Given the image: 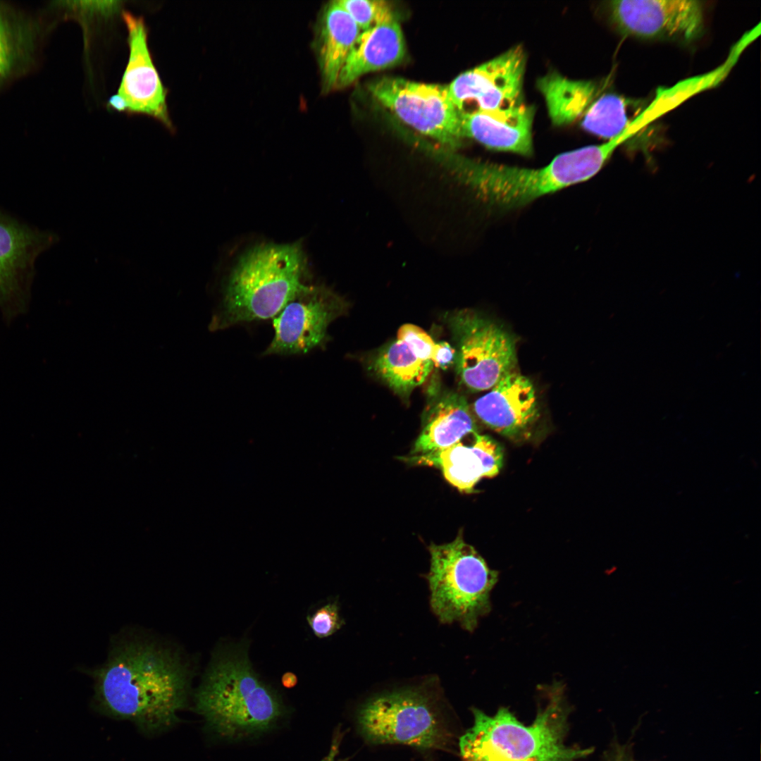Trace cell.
<instances>
[{
  "instance_id": "obj_9",
  "label": "cell",
  "mask_w": 761,
  "mask_h": 761,
  "mask_svg": "<svg viewBox=\"0 0 761 761\" xmlns=\"http://www.w3.org/2000/svg\"><path fill=\"white\" fill-rule=\"evenodd\" d=\"M368 89L378 101L417 131L451 149L460 145L463 139L460 112L447 86L388 77L371 82Z\"/></svg>"
},
{
  "instance_id": "obj_8",
  "label": "cell",
  "mask_w": 761,
  "mask_h": 761,
  "mask_svg": "<svg viewBox=\"0 0 761 761\" xmlns=\"http://www.w3.org/2000/svg\"><path fill=\"white\" fill-rule=\"evenodd\" d=\"M448 323L456 344V371L468 390H490L513 371L515 340L501 326L468 309L452 314Z\"/></svg>"
},
{
  "instance_id": "obj_17",
  "label": "cell",
  "mask_w": 761,
  "mask_h": 761,
  "mask_svg": "<svg viewBox=\"0 0 761 761\" xmlns=\"http://www.w3.org/2000/svg\"><path fill=\"white\" fill-rule=\"evenodd\" d=\"M439 468L445 478L459 491L473 493L484 477L492 478L500 471L503 451L488 435L476 433L471 445L459 442L437 453L412 461Z\"/></svg>"
},
{
  "instance_id": "obj_12",
  "label": "cell",
  "mask_w": 761,
  "mask_h": 761,
  "mask_svg": "<svg viewBox=\"0 0 761 761\" xmlns=\"http://www.w3.org/2000/svg\"><path fill=\"white\" fill-rule=\"evenodd\" d=\"M345 309L326 287L306 285L273 318V338L264 354L307 353L321 347L329 323Z\"/></svg>"
},
{
  "instance_id": "obj_23",
  "label": "cell",
  "mask_w": 761,
  "mask_h": 761,
  "mask_svg": "<svg viewBox=\"0 0 761 761\" xmlns=\"http://www.w3.org/2000/svg\"><path fill=\"white\" fill-rule=\"evenodd\" d=\"M628 101L622 97L608 93L590 104L581 121L582 128L608 140L620 136L629 139L633 132L626 113Z\"/></svg>"
},
{
  "instance_id": "obj_7",
  "label": "cell",
  "mask_w": 761,
  "mask_h": 761,
  "mask_svg": "<svg viewBox=\"0 0 761 761\" xmlns=\"http://www.w3.org/2000/svg\"><path fill=\"white\" fill-rule=\"evenodd\" d=\"M435 699L423 687L377 695L366 701L358 712L359 731L364 738L375 744L441 748L446 745L449 734Z\"/></svg>"
},
{
  "instance_id": "obj_31",
  "label": "cell",
  "mask_w": 761,
  "mask_h": 761,
  "mask_svg": "<svg viewBox=\"0 0 761 761\" xmlns=\"http://www.w3.org/2000/svg\"><path fill=\"white\" fill-rule=\"evenodd\" d=\"M281 682L284 687L291 688L297 683V677L294 673L287 672L282 676Z\"/></svg>"
},
{
  "instance_id": "obj_10",
  "label": "cell",
  "mask_w": 761,
  "mask_h": 761,
  "mask_svg": "<svg viewBox=\"0 0 761 761\" xmlns=\"http://www.w3.org/2000/svg\"><path fill=\"white\" fill-rule=\"evenodd\" d=\"M607 6L612 23L626 36L689 44L704 34V8L698 1L617 0Z\"/></svg>"
},
{
  "instance_id": "obj_21",
  "label": "cell",
  "mask_w": 761,
  "mask_h": 761,
  "mask_svg": "<svg viewBox=\"0 0 761 761\" xmlns=\"http://www.w3.org/2000/svg\"><path fill=\"white\" fill-rule=\"evenodd\" d=\"M405 52L404 39L395 18L361 32L340 73L336 88L347 87L369 72L400 63Z\"/></svg>"
},
{
  "instance_id": "obj_19",
  "label": "cell",
  "mask_w": 761,
  "mask_h": 761,
  "mask_svg": "<svg viewBox=\"0 0 761 761\" xmlns=\"http://www.w3.org/2000/svg\"><path fill=\"white\" fill-rule=\"evenodd\" d=\"M361 31L338 1L323 9L315 27L314 48L322 91L335 89L340 73Z\"/></svg>"
},
{
  "instance_id": "obj_4",
  "label": "cell",
  "mask_w": 761,
  "mask_h": 761,
  "mask_svg": "<svg viewBox=\"0 0 761 761\" xmlns=\"http://www.w3.org/2000/svg\"><path fill=\"white\" fill-rule=\"evenodd\" d=\"M195 701L209 726L227 738L266 731L283 712L280 698L259 679L243 645L215 655Z\"/></svg>"
},
{
  "instance_id": "obj_11",
  "label": "cell",
  "mask_w": 761,
  "mask_h": 761,
  "mask_svg": "<svg viewBox=\"0 0 761 761\" xmlns=\"http://www.w3.org/2000/svg\"><path fill=\"white\" fill-rule=\"evenodd\" d=\"M526 54L520 46L468 70L448 86L451 99L461 112L472 102L469 110L490 113L513 111L526 105L523 82Z\"/></svg>"
},
{
  "instance_id": "obj_1",
  "label": "cell",
  "mask_w": 761,
  "mask_h": 761,
  "mask_svg": "<svg viewBox=\"0 0 761 761\" xmlns=\"http://www.w3.org/2000/svg\"><path fill=\"white\" fill-rule=\"evenodd\" d=\"M93 676L98 698L108 712L149 730L173 724L185 705L187 666L175 650L156 643H122Z\"/></svg>"
},
{
  "instance_id": "obj_13",
  "label": "cell",
  "mask_w": 761,
  "mask_h": 761,
  "mask_svg": "<svg viewBox=\"0 0 761 761\" xmlns=\"http://www.w3.org/2000/svg\"><path fill=\"white\" fill-rule=\"evenodd\" d=\"M56 238L0 211V305L5 310L23 305L35 261Z\"/></svg>"
},
{
  "instance_id": "obj_2",
  "label": "cell",
  "mask_w": 761,
  "mask_h": 761,
  "mask_svg": "<svg viewBox=\"0 0 761 761\" xmlns=\"http://www.w3.org/2000/svg\"><path fill=\"white\" fill-rule=\"evenodd\" d=\"M622 143L619 137L601 144L567 151L536 169L452 155L438 159L457 180L483 201L509 209L591 178Z\"/></svg>"
},
{
  "instance_id": "obj_6",
  "label": "cell",
  "mask_w": 761,
  "mask_h": 761,
  "mask_svg": "<svg viewBox=\"0 0 761 761\" xmlns=\"http://www.w3.org/2000/svg\"><path fill=\"white\" fill-rule=\"evenodd\" d=\"M428 550L431 567L426 577L431 610L441 623L458 622L472 632L490 611V593L498 572L488 567L462 533L450 543H431Z\"/></svg>"
},
{
  "instance_id": "obj_3",
  "label": "cell",
  "mask_w": 761,
  "mask_h": 761,
  "mask_svg": "<svg viewBox=\"0 0 761 761\" xmlns=\"http://www.w3.org/2000/svg\"><path fill=\"white\" fill-rule=\"evenodd\" d=\"M563 688L551 687L547 704L533 722L525 725L506 707L493 715L474 708L473 725L460 737L464 761H575L590 748L566 745L563 738L566 710Z\"/></svg>"
},
{
  "instance_id": "obj_27",
  "label": "cell",
  "mask_w": 761,
  "mask_h": 761,
  "mask_svg": "<svg viewBox=\"0 0 761 761\" xmlns=\"http://www.w3.org/2000/svg\"><path fill=\"white\" fill-rule=\"evenodd\" d=\"M67 7L84 11L87 13H96L108 16L118 10L120 1H66Z\"/></svg>"
},
{
  "instance_id": "obj_26",
  "label": "cell",
  "mask_w": 761,
  "mask_h": 761,
  "mask_svg": "<svg viewBox=\"0 0 761 761\" xmlns=\"http://www.w3.org/2000/svg\"><path fill=\"white\" fill-rule=\"evenodd\" d=\"M307 622L314 634L319 638L331 636L345 624L335 602L327 603L316 610L307 617Z\"/></svg>"
},
{
  "instance_id": "obj_32",
  "label": "cell",
  "mask_w": 761,
  "mask_h": 761,
  "mask_svg": "<svg viewBox=\"0 0 761 761\" xmlns=\"http://www.w3.org/2000/svg\"><path fill=\"white\" fill-rule=\"evenodd\" d=\"M616 761H624L623 756H622L621 754H619L618 755V757L616 759Z\"/></svg>"
},
{
  "instance_id": "obj_14",
  "label": "cell",
  "mask_w": 761,
  "mask_h": 761,
  "mask_svg": "<svg viewBox=\"0 0 761 761\" xmlns=\"http://www.w3.org/2000/svg\"><path fill=\"white\" fill-rule=\"evenodd\" d=\"M123 18L128 32L130 54L118 93L127 102V112L151 116L172 130L166 90L151 58L144 20L128 12L123 13Z\"/></svg>"
},
{
  "instance_id": "obj_16",
  "label": "cell",
  "mask_w": 761,
  "mask_h": 761,
  "mask_svg": "<svg viewBox=\"0 0 761 761\" xmlns=\"http://www.w3.org/2000/svg\"><path fill=\"white\" fill-rule=\"evenodd\" d=\"M435 344L421 328L405 323L398 329L396 340L378 352L373 370L395 392L407 395L431 373Z\"/></svg>"
},
{
  "instance_id": "obj_29",
  "label": "cell",
  "mask_w": 761,
  "mask_h": 761,
  "mask_svg": "<svg viewBox=\"0 0 761 761\" xmlns=\"http://www.w3.org/2000/svg\"><path fill=\"white\" fill-rule=\"evenodd\" d=\"M340 740L341 736L340 733L338 731L333 738L328 754L321 761H343L337 759Z\"/></svg>"
},
{
  "instance_id": "obj_20",
  "label": "cell",
  "mask_w": 761,
  "mask_h": 761,
  "mask_svg": "<svg viewBox=\"0 0 761 761\" xmlns=\"http://www.w3.org/2000/svg\"><path fill=\"white\" fill-rule=\"evenodd\" d=\"M476 433L477 425L464 397L446 393L428 411L410 459L437 453Z\"/></svg>"
},
{
  "instance_id": "obj_24",
  "label": "cell",
  "mask_w": 761,
  "mask_h": 761,
  "mask_svg": "<svg viewBox=\"0 0 761 761\" xmlns=\"http://www.w3.org/2000/svg\"><path fill=\"white\" fill-rule=\"evenodd\" d=\"M338 2L361 32L395 18L390 6L385 1L340 0Z\"/></svg>"
},
{
  "instance_id": "obj_18",
  "label": "cell",
  "mask_w": 761,
  "mask_h": 761,
  "mask_svg": "<svg viewBox=\"0 0 761 761\" xmlns=\"http://www.w3.org/2000/svg\"><path fill=\"white\" fill-rule=\"evenodd\" d=\"M533 116L534 109L528 105L501 113L462 111V137L471 138L491 149L528 156L533 152Z\"/></svg>"
},
{
  "instance_id": "obj_30",
  "label": "cell",
  "mask_w": 761,
  "mask_h": 761,
  "mask_svg": "<svg viewBox=\"0 0 761 761\" xmlns=\"http://www.w3.org/2000/svg\"><path fill=\"white\" fill-rule=\"evenodd\" d=\"M109 106L120 112L127 111L128 110V105L126 101L118 93L110 97L109 100Z\"/></svg>"
},
{
  "instance_id": "obj_22",
  "label": "cell",
  "mask_w": 761,
  "mask_h": 761,
  "mask_svg": "<svg viewBox=\"0 0 761 761\" xmlns=\"http://www.w3.org/2000/svg\"><path fill=\"white\" fill-rule=\"evenodd\" d=\"M538 86L550 118L557 125L571 123L584 113L596 91L591 82L571 80L555 73L540 78Z\"/></svg>"
},
{
  "instance_id": "obj_28",
  "label": "cell",
  "mask_w": 761,
  "mask_h": 761,
  "mask_svg": "<svg viewBox=\"0 0 761 761\" xmlns=\"http://www.w3.org/2000/svg\"><path fill=\"white\" fill-rule=\"evenodd\" d=\"M456 357L455 348L448 342L443 341L435 344L431 357L433 366L445 370L455 364Z\"/></svg>"
},
{
  "instance_id": "obj_15",
  "label": "cell",
  "mask_w": 761,
  "mask_h": 761,
  "mask_svg": "<svg viewBox=\"0 0 761 761\" xmlns=\"http://www.w3.org/2000/svg\"><path fill=\"white\" fill-rule=\"evenodd\" d=\"M473 408L485 425L512 440L526 437L539 416L533 383L527 377L514 371L478 398Z\"/></svg>"
},
{
  "instance_id": "obj_25",
  "label": "cell",
  "mask_w": 761,
  "mask_h": 761,
  "mask_svg": "<svg viewBox=\"0 0 761 761\" xmlns=\"http://www.w3.org/2000/svg\"><path fill=\"white\" fill-rule=\"evenodd\" d=\"M25 28L0 34V85L16 70L19 62L27 51Z\"/></svg>"
},
{
  "instance_id": "obj_5",
  "label": "cell",
  "mask_w": 761,
  "mask_h": 761,
  "mask_svg": "<svg viewBox=\"0 0 761 761\" xmlns=\"http://www.w3.org/2000/svg\"><path fill=\"white\" fill-rule=\"evenodd\" d=\"M298 244L264 245L247 252L233 269L211 328L274 318L306 284Z\"/></svg>"
}]
</instances>
